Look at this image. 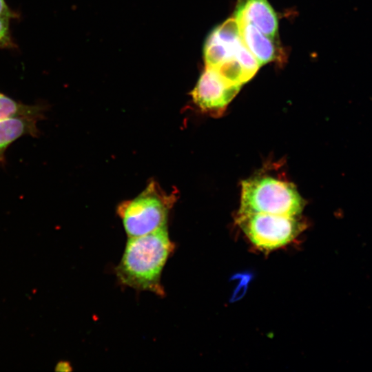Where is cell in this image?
I'll use <instances>...</instances> for the list:
<instances>
[{"label":"cell","instance_id":"cell-1","mask_svg":"<svg viewBox=\"0 0 372 372\" xmlns=\"http://www.w3.org/2000/svg\"><path fill=\"white\" fill-rule=\"evenodd\" d=\"M174 247L167 226L145 235L128 237L116 269L118 278L135 289L164 295L161 276Z\"/></svg>","mask_w":372,"mask_h":372},{"label":"cell","instance_id":"cell-2","mask_svg":"<svg viewBox=\"0 0 372 372\" xmlns=\"http://www.w3.org/2000/svg\"><path fill=\"white\" fill-rule=\"evenodd\" d=\"M238 214L267 213L298 216L304 201L291 183L272 177H258L242 182Z\"/></svg>","mask_w":372,"mask_h":372},{"label":"cell","instance_id":"cell-3","mask_svg":"<svg viewBox=\"0 0 372 372\" xmlns=\"http://www.w3.org/2000/svg\"><path fill=\"white\" fill-rule=\"evenodd\" d=\"M174 201L154 181L135 198L125 201L118 207L128 237L149 234L166 227L168 212Z\"/></svg>","mask_w":372,"mask_h":372},{"label":"cell","instance_id":"cell-4","mask_svg":"<svg viewBox=\"0 0 372 372\" xmlns=\"http://www.w3.org/2000/svg\"><path fill=\"white\" fill-rule=\"evenodd\" d=\"M298 216L267 214H238L240 228L257 248L271 251L295 240L305 229Z\"/></svg>","mask_w":372,"mask_h":372},{"label":"cell","instance_id":"cell-5","mask_svg":"<svg viewBox=\"0 0 372 372\" xmlns=\"http://www.w3.org/2000/svg\"><path fill=\"white\" fill-rule=\"evenodd\" d=\"M240 87L227 83L216 70L207 67L192 95L194 102L203 111L219 114L235 97Z\"/></svg>","mask_w":372,"mask_h":372},{"label":"cell","instance_id":"cell-6","mask_svg":"<svg viewBox=\"0 0 372 372\" xmlns=\"http://www.w3.org/2000/svg\"><path fill=\"white\" fill-rule=\"evenodd\" d=\"M234 17L238 23L243 43L256 58L260 65L276 60L278 51L274 40L268 37L247 20L238 8Z\"/></svg>","mask_w":372,"mask_h":372},{"label":"cell","instance_id":"cell-7","mask_svg":"<svg viewBox=\"0 0 372 372\" xmlns=\"http://www.w3.org/2000/svg\"><path fill=\"white\" fill-rule=\"evenodd\" d=\"M244 17L262 32L274 40L278 34L276 14L267 0H245L237 7Z\"/></svg>","mask_w":372,"mask_h":372},{"label":"cell","instance_id":"cell-8","mask_svg":"<svg viewBox=\"0 0 372 372\" xmlns=\"http://www.w3.org/2000/svg\"><path fill=\"white\" fill-rule=\"evenodd\" d=\"M39 119L29 116H15L0 120V165L5 161V152L9 145L25 135L38 136Z\"/></svg>","mask_w":372,"mask_h":372},{"label":"cell","instance_id":"cell-9","mask_svg":"<svg viewBox=\"0 0 372 372\" xmlns=\"http://www.w3.org/2000/svg\"><path fill=\"white\" fill-rule=\"evenodd\" d=\"M45 107L42 105H25L0 92V120L15 116L44 118Z\"/></svg>","mask_w":372,"mask_h":372},{"label":"cell","instance_id":"cell-10","mask_svg":"<svg viewBox=\"0 0 372 372\" xmlns=\"http://www.w3.org/2000/svg\"><path fill=\"white\" fill-rule=\"evenodd\" d=\"M242 42L241 40L236 44L227 45L220 41L211 32L204 47V57L207 67L214 69L226 59L235 57V51Z\"/></svg>","mask_w":372,"mask_h":372},{"label":"cell","instance_id":"cell-11","mask_svg":"<svg viewBox=\"0 0 372 372\" xmlns=\"http://www.w3.org/2000/svg\"><path fill=\"white\" fill-rule=\"evenodd\" d=\"M214 70L225 81L231 85L241 87L242 84L250 80L235 57L226 59Z\"/></svg>","mask_w":372,"mask_h":372},{"label":"cell","instance_id":"cell-12","mask_svg":"<svg viewBox=\"0 0 372 372\" xmlns=\"http://www.w3.org/2000/svg\"><path fill=\"white\" fill-rule=\"evenodd\" d=\"M211 32L227 45H234L242 40L238 23L234 16L217 26Z\"/></svg>","mask_w":372,"mask_h":372},{"label":"cell","instance_id":"cell-13","mask_svg":"<svg viewBox=\"0 0 372 372\" xmlns=\"http://www.w3.org/2000/svg\"><path fill=\"white\" fill-rule=\"evenodd\" d=\"M8 17H0V48L12 49L16 48L10 30V21Z\"/></svg>","mask_w":372,"mask_h":372},{"label":"cell","instance_id":"cell-14","mask_svg":"<svg viewBox=\"0 0 372 372\" xmlns=\"http://www.w3.org/2000/svg\"><path fill=\"white\" fill-rule=\"evenodd\" d=\"M17 14L8 6L5 0H0V17L15 19Z\"/></svg>","mask_w":372,"mask_h":372},{"label":"cell","instance_id":"cell-15","mask_svg":"<svg viewBox=\"0 0 372 372\" xmlns=\"http://www.w3.org/2000/svg\"><path fill=\"white\" fill-rule=\"evenodd\" d=\"M54 370L56 371H70L72 368L69 362L62 360L56 364Z\"/></svg>","mask_w":372,"mask_h":372}]
</instances>
